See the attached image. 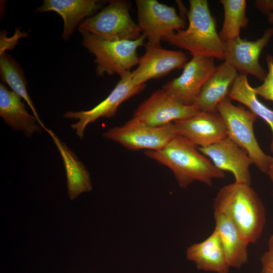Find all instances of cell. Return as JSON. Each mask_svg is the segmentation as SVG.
Segmentation results:
<instances>
[{
  "label": "cell",
  "instance_id": "6da1fadb",
  "mask_svg": "<svg viewBox=\"0 0 273 273\" xmlns=\"http://www.w3.org/2000/svg\"><path fill=\"white\" fill-rule=\"evenodd\" d=\"M145 154L169 168L180 188H185L195 181L211 186L213 179L225 177L224 171L216 167L196 146L178 134L162 149L148 150Z\"/></svg>",
  "mask_w": 273,
  "mask_h": 273
},
{
  "label": "cell",
  "instance_id": "7a4b0ae2",
  "mask_svg": "<svg viewBox=\"0 0 273 273\" xmlns=\"http://www.w3.org/2000/svg\"><path fill=\"white\" fill-rule=\"evenodd\" d=\"M213 210L230 219L249 244L260 238L266 222V212L250 185L234 182L222 187L214 199Z\"/></svg>",
  "mask_w": 273,
  "mask_h": 273
},
{
  "label": "cell",
  "instance_id": "3957f363",
  "mask_svg": "<svg viewBox=\"0 0 273 273\" xmlns=\"http://www.w3.org/2000/svg\"><path fill=\"white\" fill-rule=\"evenodd\" d=\"M187 13L189 25L185 29L173 32L162 40L186 50L193 56L224 60V44L216 30L214 18L207 0H190Z\"/></svg>",
  "mask_w": 273,
  "mask_h": 273
},
{
  "label": "cell",
  "instance_id": "277c9868",
  "mask_svg": "<svg viewBox=\"0 0 273 273\" xmlns=\"http://www.w3.org/2000/svg\"><path fill=\"white\" fill-rule=\"evenodd\" d=\"M79 31L82 37L83 47L95 57L97 76L117 74L121 77L138 64L137 50L145 44L146 38L144 35L134 40L111 41L86 31Z\"/></svg>",
  "mask_w": 273,
  "mask_h": 273
},
{
  "label": "cell",
  "instance_id": "5b68a950",
  "mask_svg": "<svg viewBox=\"0 0 273 273\" xmlns=\"http://www.w3.org/2000/svg\"><path fill=\"white\" fill-rule=\"evenodd\" d=\"M217 112L226 125L228 137L247 152L259 170L267 173L272 157L263 151L256 139L253 125L257 116L233 105L229 97L218 104Z\"/></svg>",
  "mask_w": 273,
  "mask_h": 273
},
{
  "label": "cell",
  "instance_id": "8992f818",
  "mask_svg": "<svg viewBox=\"0 0 273 273\" xmlns=\"http://www.w3.org/2000/svg\"><path fill=\"white\" fill-rule=\"evenodd\" d=\"M130 7L129 1H111L98 13L80 23L78 30L88 31L108 40H136L142 34L130 16Z\"/></svg>",
  "mask_w": 273,
  "mask_h": 273
},
{
  "label": "cell",
  "instance_id": "52a82bcc",
  "mask_svg": "<svg viewBox=\"0 0 273 273\" xmlns=\"http://www.w3.org/2000/svg\"><path fill=\"white\" fill-rule=\"evenodd\" d=\"M172 123L152 126L132 117L123 125L104 132L102 135L131 150L157 151L176 135Z\"/></svg>",
  "mask_w": 273,
  "mask_h": 273
},
{
  "label": "cell",
  "instance_id": "ba28073f",
  "mask_svg": "<svg viewBox=\"0 0 273 273\" xmlns=\"http://www.w3.org/2000/svg\"><path fill=\"white\" fill-rule=\"evenodd\" d=\"M138 26L149 42L161 46L168 34L186 28L185 20L178 15L175 9L156 0H136Z\"/></svg>",
  "mask_w": 273,
  "mask_h": 273
},
{
  "label": "cell",
  "instance_id": "9c48e42d",
  "mask_svg": "<svg viewBox=\"0 0 273 273\" xmlns=\"http://www.w3.org/2000/svg\"><path fill=\"white\" fill-rule=\"evenodd\" d=\"M214 59L203 55H193L184 66L181 74L165 84L162 89L183 104H194L204 85L216 69Z\"/></svg>",
  "mask_w": 273,
  "mask_h": 273
},
{
  "label": "cell",
  "instance_id": "30bf717a",
  "mask_svg": "<svg viewBox=\"0 0 273 273\" xmlns=\"http://www.w3.org/2000/svg\"><path fill=\"white\" fill-rule=\"evenodd\" d=\"M145 86L146 84H135L132 79L131 72H127L121 77L108 97L97 106L87 111L67 112L64 117L78 120L70 126L73 129L76 130V134L82 140L84 130L88 124L101 117H113L123 102L139 94Z\"/></svg>",
  "mask_w": 273,
  "mask_h": 273
},
{
  "label": "cell",
  "instance_id": "8fae6325",
  "mask_svg": "<svg viewBox=\"0 0 273 273\" xmlns=\"http://www.w3.org/2000/svg\"><path fill=\"white\" fill-rule=\"evenodd\" d=\"M199 112L195 104H183L161 88L154 92L140 105L133 118L150 126L158 127L190 118Z\"/></svg>",
  "mask_w": 273,
  "mask_h": 273
},
{
  "label": "cell",
  "instance_id": "7c38bea8",
  "mask_svg": "<svg viewBox=\"0 0 273 273\" xmlns=\"http://www.w3.org/2000/svg\"><path fill=\"white\" fill-rule=\"evenodd\" d=\"M272 36L273 27H270L255 41H249L239 36L224 42V62L239 74L252 75L263 81L267 72L260 65L259 58Z\"/></svg>",
  "mask_w": 273,
  "mask_h": 273
},
{
  "label": "cell",
  "instance_id": "4fadbf2b",
  "mask_svg": "<svg viewBox=\"0 0 273 273\" xmlns=\"http://www.w3.org/2000/svg\"><path fill=\"white\" fill-rule=\"evenodd\" d=\"M146 51L139 58L138 67L131 72L132 79L138 85L152 79L162 77L172 70L184 68L187 57L182 51L166 50L149 42L144 44Z\"/></svg>",
  "mask_w": 273,
  "mask_h": 273
},
{
  "label": "cell",
  "instance_id": "5bb4252c",
  "mask_svg": "<svg viewBox=\"0 0 273 273\" xmlns=\"http://www.w3.org/2000/svg\"><path fill=\"white\" fill-rule=\"evenodd\" d=\"M172 123L176 134L197 147H207L228 137L226 125L217 112L200 111Z\"/></svg>",
  "mask_w": 273,
  "mask_h": 273
},
{
  "label": "cell",
  "instance_id": "9a60e30c",
  "mask_svg": "<svg viewBox=\"0 0 273 273\" xmlns=\"http://www.w3.org/2000/svg\"><path fill=\"white\" fill-rule=\"evenodd\" d=\"M197 148L218 169L231 172L235 182L251 184L249 168L253 163L247 152L229 137L208 146Z\"/></svg>",
  "mask_w": 273,
  "mask_h": 273
},
{
  "label": "cell",
  "instance_id": "2e32d148",
  "mask_svg": "<svg viewBox=\"0 0 273 273\" xmlns=\"http://www.w3.org/2000/svg\"><path fill=\"white\" fill-rule=\"evenodd\" d=\"M237 70L224 62L216 69L202 87L195 105L200 111L217 112L218 104L229 97Z\"/></svg>",
  "mask_w": 273,
  "mask_h": 273
},
{
  "label": "cell",
  "instance_id": "e0dca14e",
  "mask_svg": "<svg viewBox=\"0 0 273 273\" xmlns=\"http://www.w3.org/2000/svg\"><path fill=\"white\" fill-rule=\"evenodd\" d=\"M103 5L97 0H44L36 12L54 11L60 15L64 21L62 38L67 40L79 22L93 16Z\"/></svg>",
  "mask_w": 273,
  "mask_h": 273
},
{
  "label": "cell",
  "instance_id": "ac0fdd59",
  "mask_svg": "<svg viewBox=\"0 0 273 273\" xmlns=\"http://www.w3.org/2000/svg\"><path fill=\"white\" fill-rule=\"evenodd\" d=\"M21 98L3 84H0V116L15 130H20L26 136L40 132L41 128L37 119L27 111Z\"/></svg>",
  "mask_w": 273,
  "mask_h": 273
},
{
  "label": "cell",
  "instance_id": "d6986e66",
  "mask_svg": "<svg viewBox=\"0 0 273 273\" xmlns=\"http://www.w3.org/2000/svg\"><path fill=\"white\" fill-rule=\"evenodd\" d=\"M187 258L198 269L215 273H229L230 266L217 232L214 230L205 240L194 244L187 250Z\"/></svg>",
  "mask_w": 273,
  "mask_h": 273
},
{
  "label": "cell",
  "instance_id": "ffe728a7",
  "mask_svg": "<svg viewBox=\"0 0 273 273\" xmlns=\"http://www.w3.org/2000/svg\"><path fill=\"white\" fill-rule=\"evenodd\" d=\"M214 230L217 232L230 267L239 268L248 260L249 244L225 215L214 212Z\"/></svg>",
  "mask_w": 273,
  "mask_h": 273
},
{
  "label": "cell",
  "instance_id": "44dd1931",
  "mask_svg": "<svg viewBox=\"0 0 273 273\" xmlns=\"http://www.w3.org/2000/svg\"><path fill=\"white\" fill-rule=\"evenodd\" d=\"M47 132L52 138L62 158L70 199L74 200L81 193L91 191L92 184L90 175L83 163L51 130L49 129Z\"/></svg>",
  "mask_w": 273,
  "mask_h": 273
},
{
  "label": "cell",
  "instance_id": "7402d4cb",
  "mask_svg": "<svg viewBox=\"0 0 273 273\" xmlns=\"http://www.w3.org/2000/svg\"><path fill=\"white\" fill-rule=\"evenodd\" d=\"M257 96L249 83L247 75L238 74L230 90L229 97L247 107L268 124L272 134L270 149L273 153V110L261 103Z\"/></svg>",
  "mask_w": 273,
  "mask_h": 273
},
{
  "label": "cell",
  "instance_id": "603a6c76",
  "mask_svg": "<svg viewBox=\"0 0 273 273\" xmlns=\"http://www.w3.org/2000/svg\"><path fill=\"white\" fill-rule=\"evenodd\" d=\"M0 74L1 80L6 83L12 91L23 99L31 108L40 126L47 128L40 120L35 107L27 91V82L22 68L18 63L5 52L1 54Z\"/></svg>",
  "mask_w": 273,
  "mask_h": 273
},
{
  "label": "cell",
  "instance_id": "cb8c5ba5",
  "mask_svg": "<svg viewBox=\"0 0 273 273\" xmlns=\"http://www.w3.org/2000/svg\"><path fill=\"white\" fill-rule=\"evenodd\" d=\"M224 10V20L218 33L224 42L240 36V30L247 27L249 20L246 16L245 0H220Z\"/></svg>",
  "mask_w": 273,
  "mask_h": 273
},
{
  "label": "cell",
  "instance_id": "d4e9b609",
  "mask_svg": "<svg viewBox=\"0 0 273 273\" xmlns=\"http://www.w3.org/2000/svg\"><path fill=\"white\" fill-rule=\"evenodd\" d=\"M266 60L268 68L266 76L261 85L253 88L257 96L273 102V56L268 55Z\"/></svg>",
  "mask_w": 273,
  "mask_h": 273
},
{
  "label": "cell",
  "instance_id": "484cf974",
  "mask_svg": "<svg viewBox=\"0 0 273 273\" xmlns=\"http://www.w3.org/2000/svg\"><path fill=\"white\" fill-rule=\"evenodd\" d=\"M260 260L262 268L273 270V235L270 236L268 241L267 250Z\"/></svg>",
  "mask_w": 273,
  "mask_h": 273
},
{
  "label": "cell",
  "instance_id": "4316f807",
  "mask_svg": "<svg viewBox=\"0 0 273 273\" xmlns=\"http://www.w3.org/2000/svg\"><path fill=\"white\" fill-rule=\"evenodd\" d=\"M255 5L263 14L273 13V0H257L255 1Z\"/></svg>",
  "mask_w": 273,
  "mask_h": 273
},
{
  "label": "cell",
  "instance_id": "83f0119b",
  "mask_svg": "<svg viewBox=\"0 0 273 273\" xmlns=\"http://www.w3.org/2000/svg\"><path fill=\"white\" fill-rule=\"evenodd\" d=\"M267 174L268 175L271 181L273 182V157H272V159L269 164Z\"/></svg>",
  "mask_w": 273,
  "mask_h": 273
},
{
  "label": "cell",
  "instance_id": "f1b7e54d",
  "mask_svg": "<svg viewBox=\"0 0 273 273\" xmlns=\"http://www.w3.org/2000/svg\"><path fill=\"white\" fill-rule=\"evenodd\" d=\"M267 16L268 22L273 24V13L269 14Z\"/></svg>",
  "mask_w": 273,
  "mask_h": 273
},
{
  "label": "cell",
  "instance_id": "f546056e",
  "mask_svg": "<svg viewBox=\"0 0 273 273\" xmlns=\"http://www.w3.org/2000/svg\"><path fill=\"white\" fill-rule=\"evenodd\" d=\"M261 273H273V270L262 268Z\"/></svg>",
  "mask_w": 273,
  "mask_h": 273
}]
</instances>
